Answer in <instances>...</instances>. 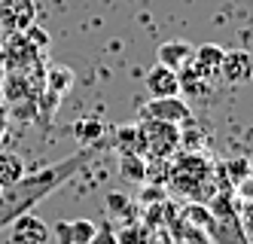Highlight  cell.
<instances>
[{
    "instance_id": "1",
    "label": "cell",
    "mask_w": 253,
    "mask_h": 244,
    "mask_svg": "<svg viewBox=\"0 0 253 244\" xmlns=\"http://www.w3.org/2000/svg\"><path fill=\"white\" fill-rule=\"evenodd\" d=\"M98 146H80L77 153L64 156L61 162L46 165V168H40V171H34V174H25L19 183L0 190V229H6L9 223L19 220L22 214H31L34 204H40L49 193H55L61 183H67L74 174H80L88 165V159L98 153Z\"/></svg>"
},
{
    "instance_id": "2",
    "label": "cell",
    "mask_w": 253,
    "mask_h": 244,
    "mask_svg": "<svg viewBox=\"0 0 253 244\" xmlns=\"http://www.w3.org/2000/svg\"><path fill=\"white\" fill-rule=\"evenodd\" d=\"M171 190L186 195L189 201H202L208 204L216 193V180L211 171V162L205 156H180L171 165Z\"/></svg>"
},
{
    "instance_id": "3",
    "label": "cell",
    "mask_w": 253,
    "mask_h": 244,
    "mask_svg": "<svg viewBox=\"0 0 253 244\" xmlns=\"http://www.w3.org/2000/svg\"><path fill=\"white\" fill-rule=\"evenodd\" d=\"M137 138H140V156L150 162H165L177 153L180 141V125L174 122H159V119H140L137 122Z\"/></svg>"
},
{
    "instance_id": "4",
    "label": "cell",
    "mask_w": 253,
    "mask_h": 244,
    "mask_svg": "<svg viewBox=\"0 0 253 244\" xmlns=\"http://www.w3.org/2000/svg\"><path fill=\"white\" fill-rule=\"evenodd\" d=\"M140 119H159V122H174V125H189L192 122V107L174 95V98H150L140 107Z\"/></svg>"
},
{
    "instance_id": "5",
    "label": "cell",
    "mask_w": 253,
    "mask_h": 244,
    "mask_svg": "<svg viewBox=\"0 0 253 244\" xmlns=\"http://www.w3.org/2000/svg\"><path fill=\"white\" fill-rule=\"evenodd\" d=\"M34 22H37L34 0H0V28L6 34H22Z\"/></svg>"
},
{
    "instance_id": "6",
    "label": "cell",
    "mask_w": 253,
    "mask_h": 244,
    "mask_svg": "<svg viewBox=\"0 0 253 244\" xmlns=\"http://www.w3.org/2000/svg\"><path fill=\"white\" fill-rule=\"evenodd\" d=\"M220 80L229 86H244L253 80V55L247 49H226L220 61Z\"/></svg>"
},
{
    "instance_id": "7",
    "label": "cell",
    "mask_w": 253,
    "mask_h": 244,
    "mask_svg": "<svg viewBox=\"0 0 253 244\" xmlns=\"http://www.w3.org/2000/svg\"><path fill=\"white\" fill-rule=\"evenodd\" d=\"M3 61H6V70H25L34 64H43V52L34 49L25 40V34H9L3 43Z\"/></svg>"
},
{
    "instance_id": "8",
    "label": "cell",
    "mask_w": 253,
    "mask_h": 244,
    "mask_svg": "<svg viewBox=\"0 0 253 244\" xmlns=\"http://www.w3.org/2000/svg\"><path fill=\"white\" fill-rule=\"evenodd\" d=\"M9 238H12V244H46L49 226L34 214H22L19 220L9 223Z\"/></svg>"
},
{
    "instance_id": "9",
    "label": "cell",
    "mask_w": 253,
    "mask_h": 244,
    "mask_svg": "<svg viewBox=\"0 0 253 244\" xmlns=\"http://www.w3.org/2000/svg\"><path fill=\"white\" fill-rule=\"evenodd\" d=\"M143 86H147V92L153 98H174L180 95V80H177V70L171 67H150L147 70V77H143Z\"/></svg>"
},
{
    "instance_id": "10",
    "label": "cell",
    "mask_w": 253,
    "mask_h": 244,
    "mask_svg": "<svg viewBox=\"0 0 253 244\" xmlns=\"http://www.w3.org/2000/svg\"><path fill=\"white\" fill-rule=\"evenodd\" d=\"M177 80H180V95H186L189 98H208L211 95V86H213V80L208 77V73H202L192 61L183 67V70H177Z\"/></svg>"
},
{
    "instance_id": "11",
    "label": "cell",
    "mask_w": 253,
    "mask_h": 244,
    "mask_svg": "<svg viewBox=\"0 0 253 244\" xmlns=\"http://www.w3.org/2000/svg\"><path fill=\"white\" fill-rule=\"evenodd\" d=\"M192 43H186V40H168V43H162L159 49H156V55H159V64L162 67H171V70H183L189 61H192Z\"/></svg>"
},
{
    "instance_id": "12",
    "label": "cell",
    "mask_w": 253,
    "mask_h": 244,
    "mask_svg": "<svg viewBox=\"0 0 253 244\" xmlns=\"http://www.w3.org/2000/svg\"><path fill=\"white\" fill-rule=\"evenodd\" d=\"M223 46H216V43H205V46H195L192 49V64L202 70V73H208L211 80H216L220 77V61H223Z\"/></svg>"
},
{
    "instance_id": "13",
    "label": "cell",
    "mask_w": 253,
    "mask_h": 244,
    "mask_svg": "<svg viewBox=\"0 0 253 244\" xmlns=\"http://www.w3.org/2000/svg\"><path fill=\"white\" fill-rule=\"evenodd\" d=\"M168 229H171V241H174V244H211L205 229L189 226V223H186V220H180L177 214L168 220Z\"/></svg>"
},
{
    "instance_id": "14",
    "label": "cell",
    "mask_w": 253,
    "mask_h": 244,
    "mask_svg": "<svg viewBox=\"0 0 253 244\" xmlns=\"http://www.w3.org/2000/svg\"><path fill=\"white\" fill-rule=\"evenodd\" d=\"M22 177H25V162L9 149H0V190L19 183Z\"/></svg>"
},
{
    "instance_id": "15",
    "label": "cell",
    "mask_w": 253,
    "mask_h": 244,
    "mask_svg": "<svg viewBox=\"0 0 253 244\" xmlns=\"http://www.w3.org/2000/svg\"><path fill=\"white\" fill-rule=\"evenodd\" d=\"M70 135H74V141L80 146H98V141L104 135V122L101 119H77Z\"/></svg>"
},
{
    "instance_id": "16",
    "label": "cell",
    "mask_w": 253,
    "mask_h": 244,
    "mask_svg": "<svg viewBox=\"0 0 253 244\" xmlns=\"http://www.w3.org/2000/svg\"><path fill=\"white\" fill-rule=\"evenodd\" d=\"M220 171H223V177L232 186H241L247 177H253V168H250V159L247 156H232V159L220 162Z\"/></svg>"
},
{
    "instance_id": "17",
    "label": "cell",
    "mask_w": 253,
    "mask_h": 244,
    "mask_svg": "<svg viewBox=\"0 0 253 244\" xmlns=\"http://www.w3.org/2000/svg\"><path fill=\"white\" fill-rule=\"evenodd\" d=\"M119 174L131 183H143L147 180V159L137 153H119Z\"/></svg>"
},
{
    "instance_id": "18",
    "label": "cell",
    "mask_w": 253,
    "mask_h": 244,
    "mask_svg": "<svg viewBox=\"0 0 253 244\" xmlns=\"http://www.w3.org/2000/svg\"><path fill=\"white\" fill-rule=\"evenodd\" d=\"M74 86V70L70 67H52L49 73H43V89L52 92V95H64V92Z\"/></svg>"
},
{
    "instance_id": "19",
    "label": "cell",
    "mask_w": 253,
    "mask_h": 244,
    "mask_svg": "<svg viewBox=\"0 0 253 244\" xmlns=\"http://www.w3.org/2000/svg\"><path fill=\"white\" fill-rule=\"evenodd\" d=\"M177 217L186 220L189 226H195V229H205L208 220H211V211H208V204H202V201H189L183 211H177Z\"/></svg>"
},
{
    "instance_id": "20",
    "label": "cell",
    "mask_w": 253,
    "mask_h": 244,
    "mask_svg": "<svg viewBox=\"0 0 253 244\" xmlns=\"http://www.w3.org/2000/svg\"><path fill=\"white\" fill-rule=\"evenodd\" d=\"M116 146L119 153H137L140 156V138H137V122L116 128Z\"/></svg>"
},
{
    "instance_id": "21",
    "label": "cell",
    "mask_w": 253,
    "mask_h": 244,
    "mask_svg": "<svg viewBox=\"0 0 253 244\" xmlns=\"http://www.w3.org/2000/svg\"><path fill=\"white\" fill-rule=\"evenodd\" d=\"M70 223V244H88L95 235V223L88 217H77V220H67Z\"/></svg>"
},
{
    "instance_id": "22",
    "label": "cell",
    "mask_w": 253,
    "mask_h": 244,
    "mask_svg": "<svg viewBox=\"0 0 253 244\" xmlns=\"http://www.w3.org/2000/svg\"><path fill=\"white\" fill-rule=\"evenodd\" d=\"M150 226H137V223H128L122 232H116L119 244H150Z\"/></svg>"
},
{
    "instance_id": "23",
    "label": "cell",
    "mask_w": 253,
    "mask_h": 244,
    "mask_svg": "<svg viewBox=\"0 0 253 244\" xmlns=\"http://www.w3.org/2000/svg\"><path fill=\"white\" fill-rule=\"evenodd\" d=\"M107 211L122 214V217H131L134 214V204H131V198L125 195V193H110V195H107Z\"/></svg>"
},
{
    "instance_id": "24",
    "label": "cell",
    "mask_w": 253,
    "mask_h": 244,
    "mask_svg": "<svg viewBox=\"0 0 253 244\" xmlns=\"http://www.w3.org/2000/svg\"><path fill=\"white\" fill-rule=\"evenodd\" d=\"M88 244H119V241H116L113 223H110V220L98 223V226H95V235H92V241H88Z\"/></svg>"
},
{
    "instance_id": "25",
    "label": "cell",
    "mask_w": 253,
    "mask_h": 244,
    "mask_svg": "<svg viewBox=\"0 0 253 244\" xmlns=\"http://www.w3.org/2000/svg\"><path fill=\"white\" fill-rule=\"evenodd\" d=\"M22 34H25V40H28V43L34 46V49H37V52H43V49L49 46V34H46L43 28H37V25H31V28H25Z\"/></svg>"
},
{
    "instance_id": "26",
    "label": "cell",
    "mask_w": 253,
    "mask_h": 244,
    "mask_svg": "<svg viewBox=\"0 0 253 244\" xmlns=\"http://www.w3.org/2000/svg\"><path fill=\"white\" fill-rule=\"evenodd\" d=\"M140 201H143V204L165 201V190H159V186H150V190H143V193H140Z\"/></svg>"
},
{
    "instance_id": "27",
    "label": "cell",
    "mask_w": 253,
    "mask_h": 244,
    "mask_svg": "<svg viewBox=\"0 0 253 244\" xmlns=\"http://www.w3.org/2000/svg\"><path fill=\"white\" fill-rule=\"evenodd\" d=\"M52 232H55L58 244H70V223H67V220H58V223H55V229H52Z\"/></svg>"
},
{
    "instance_id": "28",
    "label": "cell",
    "mask_w": 253,
    "mask_h": 244,
    "mask_svg": "<svg viewBox=\"0 0 253 244\" xmlns=\"http://www.w3.org/2000/svg\"><path fill=\"white\" fill-rule=\"evenodd\" d=\"M6 128H9V110L0 104V144H3V138H6Z\"/></svg>"
},
{
    "instance_id": "29",
    "label": "cell",
    "mask_w": 253,
    "mask_h": 244,
    "mask_svg": "<svg viewBox=\"0 0 253 244\" xmlns=\"http://www.w3.org/2000/svg\"><path fill=\"white\" fill-rule=\"evenodd\" d=\"M6 73V61H3V43H0V77Z\"/></svg>"
},
{
    "instance_id": "30",
    "label": "cell",
    "mask_w": 253,
    "mask_h": 244,
    "mask_svg": "<svg viewBox=\"0 0 253 244\" xmlns=\"http://www.w3.org/2000/svg\"><path fill=\"white\" fill-rule=\"evenodd\" d=\"M250 226H253V214H250Z\"/></svg>"
},
{
    "instance_id": "31",
    "label": "cell",
    "mask_w": 253,
    "mask_h": 244,
    "mask_svg": "<svg viewBox=\"0 0 253 244\" xmlns=\"http://www.w3.org/2000/svg\"><path fill=\"white\" fill-rule=\"evenodd\" d=\"M0 101H3V98H0Z\"/></svg>"
}]
</instances>
